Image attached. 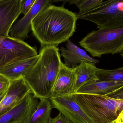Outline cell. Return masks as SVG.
<instances>
[{
	"label": "cell",
	"mask_w": 123,
	"mask_h": 123,
	"mask_svg": "<svg viewBox=\"0 0 123 123\" xmlns=\"http://www.w3.org/2000/svg\"><path fill=\"white\" fill-rule=\"evenodd\" d=\"M77 13L62 6H49L31 21V31L42 47H58L76 31Z\"/></svg>",
	"instance_id": "6da1fadb"
},
{
	"label": "cell",
	"mask_w": 123,
	"mask_h": 123,
	"mask_svg": "<svg viewBox=\"0 0 123 123\" xmlns=\"http://www.w3.org/2000/svg\"><path fill=\"white\" fill-rule=\"evenodd\" d=\"M7 91H6V92H2V93H0V103L2 101L3 98H4L5 95H6Z\"/></svg>",
	"instance_id": "484cf974"
},
{
	"label": "cell",
	"mask_w": 123,
	"mask_h": 123,
	"mask_svg": "<svg viewBox=\"0 0 123 123\" xmlns=\"http://www.w3.org/2000/svg\"><path fill=\"white\" fill-rule=\"evenodd\" d=\"M61 55L64 58V64L72 68H74L83 62L98 63L99 61L90 57L82 49L75 45L69 40H67L66 47L60 49Z\"/></svg>",
	"instance_id": "4fadbf2b"
},
{
	"label": "cell",
	"mask_w": 123,
	"mask_h": 123,
	"mask_svg": "<svg viewBox=\"0 0 123 123\" xmlns=\"http://www.w3.org/2000/svg\"><path fill=\"white\" fill-rule=\"evenodd\" d=\"M32 115V114L30 115L22 123H30V118H31V116Z\"/></svg>",
	"instance_id": "4316f807"
},
{
	"label": "cell",
	"mask_w": 123,
	"mask_h": 123,
	"mask_svg": "<svg viewBox=\"0 0 123 123\" xmlns=\"http://www.w3.org/2000/svg\"><path fill=\"white\" fill-rule=\"evenodd\" d=\"M11 81L0 74V93L5 92L8 90L10 86Z\"/></svg>",
	"instance_id": "44dd1931"
},
{
	"label": "cell",
	"mask_w": 123,
	"mask_h": 123,
	"mask_svg": "<svg viewBox=\"0 0 123 123\" xmlns=\"http://www.w3.org/2000/svg\"><path fill=\"white\" fill-rule=\"evenodd\" d=\"M36 0H19L21 13L24 15L27 13L32 7Z\"/></svg>",
	"instance_id": "ffe728a7"
},
{
	"label": "cell",
	"mask_w": 123,
	"mask_h": 123,
	"mask_svg": "<svg viewBox=\"0 0 123 123\" xmlns=\"http://www.w3.org/2000/svg\"><path fill=\"white\" fill-rule=\"evenodd\" d=\"M52 0L53 3L62 1L64 3L68 2L70 4H74L76 5V4L81 1L83 0Z\"/></svg>",
	"instance_id": "cb8c5ba5"
},
{
	"label": "cell",
	"mask_w": 123,
	"mask_h": 123,
	"mask_svg": "<svg viewBox=\"0 0 123 123\" xmlns=\"http://www.w3.org/2000/svg\"><path fill=\"white\" fill-rule=\"evenodd\" d=\"M104 0H83L76 4L79 9L77 13L82 14L95 8Z\"/></svg>",
	"instance_id": "d6986e66"
},
{
	"label": "cell",
	"mask_w": 123,
	"mask_h": 123,
	"mask_svg": "<svg viewBox=\"0 0 123 123\" xmlns=\"http://www.w3.org/2000/svg\"><path fill=\"white\" fill-rule=\"evenodd\" d=\"M37 55L36 48L23 40L0 36V70L14 62Z\"/></svg>",
	"instance_id": "8992f818"
},
{
	"label": "cell",
	"mask_w": 123,
	"mask_h": 123,
	"mask_svg": "<svg viewBox=\"0 0 123 123\" xmlns=\"http://www.w3.org/2000/svg\"><path fill=\"white\" fill-rule=\"evenodd\" d=\"M76 79L73 69L68 67L61 62L52 91L51 98L73 94Z\"/></svg>",
	"instance_id": "7c38bea8"
},
{
	"label": "cell",
	"mask_w": 123,
	"mask_h": 123,
	"mask_svg": "<svg viewBox=\"0 0 123 123\" xmlns=\"http://www.w3.org/2000/svg\"><path fill=\"white\" fill-rule=\"evenodd\" d=\"M79 43L94 57L121 53L123 51V27L99 28L89 33Z\"/></svg>",
	"instance_id": "277c9868"
},
{
	"label": "cell",
	"mask_w": 123,
	"mask_h": 123,
	"mask_svg": "<svg viewBox=\"0 0 123 123\" xmlns=\"http://www.w3.org/2000/svg\"><path fill=\"white\" fill-rule=\"evenodd\" d=\"M39 55L26 60L14 62L0 70V74L10 81L24 77L35 65L39 59Z\"/></svg>",
	"instance_id": "5bb4252c"
},
{
	"label": "cell",
	"mask_w": 123,
	"mask_h": 123,
	"mask_svg": "<svg viewBox=\"0 0 123 123\" xmlns=\"http://www.w3.org/2000/svg\"><path fill=\"white\" fill-rule=\"evenodd\" d=\"M106 96L117 99L123 100V86Z\"/></svg>",
	"instance_id": "603a6c76"
},
{
	"label": "cell",
	"mask_w": 123,
	"mask_h": 123,
	"mask_svg": "<svg viewBox=\"0 0 123 123\" xmlns=\"http://www.w3.org/2000/svg\"><path fill=\"white\" fill-rule=\"evenodd\" d=\"M97 68L94 63L83 62L73 68L76 79L74 94L86 83L98 80L96 75Z\"/></svg>",
	"instance_id": "2e32d148"
},
{
	"label": "cell",
	"mask_w": 123,
	"mask_h": 123,
	"mask_svg": "<svg viewBox=\"0 0 123 123\" xmlns=\"http://www.w3.org/2000/svg\"><path fill=\"white\" fill-rule=\"evenodd\" d=\"M53 108H56L73 123H92L91 119L72 95L52 98Z\"/></svg>",
	"instance_id": "52a82bcc"
},
{
	"label": "cell",
	"mask_w": 123,
	"mask_h": 123,
	"mask_svg": "<svg viewBox=\"0 0 123 123\" xmlns=\"http://www.w3.org/2000/svg\"><path fill=\"white\" fill-rule=\"evenodd\" d=\"M122 57H123V52H122Z\"/></svg>",
	"instance_id": "83f0119b"
},
{
	"label": "cell",
	"mask_w": 123,
	"mask_h": 123,
	"mask_svg": "<svg viewBox=\"0 0 123 123\" xmlns=\"http://www.w3.org/2000/svg\"><path fill=\"white\" fill-rule=\"evenodd\" d=\"M31 92V89L23 77L11 81L6 94L0 103V115L16 106Z\"/></svg>",
	"instance_id": "30bf717a"
},
{
	"label": "cell",
	"mask_w": 123,
	"mask_h": 123,
	"mask_svg": "<svg viewBox=\"0 0 123 123\" xmlns=\"http://www.w3.org/2000/svg\"><path fill=\"white\" fill-rule=\"evenodd\" d=\"M72 96L92 123H114L123 111V100L89 94Z\"/></svg>",
	"instance_id": "3957f363"
},
{
	"label": "cell",
	"mask_w": 123,
	"mask_h": 123,
	"mask_svg": "<svg viewBox=\"0 0 123 123\" xmlns=\"http://www.w3.org/2000/svg\"><path fill=\"white\" fill-rule=\"evenodd\" d=\"M78 19L89 21L99 28L116 29L123 27V0H107L94 8L82 14Z\"/></svg>",
	"instance_id": "5b68a950"
},
{
	"label": "cell",
	"mask_w": 123,
	"mask_h": 123,
	"mask_svg": "<svg viewBox=\"0 0 123 123\" xmlns=\"http://www.w3.org/2000/svg\"><path fill=\"white\" fill-rule=\"evenodd\" d=\"M39 55L23 78L36 97L50 99L61 65L60 54L58 47L46 46L42 47Z\"/></svg>",
	"instance_id": "7a4b0ae2"
},
{
	"label": "cell",
	"mask_w": 123,
	"mask_h": 123,
	"mask_svg": "<svg viewBox=\"0 0 123 123\" xmlns=\"http://www.w3.org/2000/svg\"><path fill=\"white\" fill-rule=\"evenodd\" d=\"M123 86V82L94 80L81 87L75 93L106 95Z\"/></svg>",
	"instance_id": "9a60e30c"
},
{
	"label": "cell",
	"mask_w": 123,
	"mask_h": 123,
	"mask_svg": "<svg viewBox=\"0 0 123 123\" xmlns=\"http://www.w3.org/2000/svg\"><path fill=\"white\" fill-rule=\"evenodd\" d=\"M48 123H73L68 120L61 113L54 118L50 117Z\"/></svg>",
	"instance_id": "7402d4cb"
},
{
	"label": "cell",
	"mask_w": 123,
	"mask_h": 123,
	"mask_svg": "<svg viewBox=\"0 0 123 123\" xmlns=\"http://www.w3.org/2000/svg\"><path fill=\"white\" fill-rule=\"evenodd\" d=\"M114 123H123V111L121 113Z\"/></svg>",
	"instance_id": "d4e9b609"
},
{
	"label": "cell",
	"mask_w": 123,
	"mask_h": 123,
	"mask_svg": "<svg viewBox=\"0 0 123 123\" xmlns=\"http://www.w3.org/2000/svg\"><path fill=\"white\" fill-rule=\"evenodd\" d=\"M96 75L100 81L123 82V67L110 70L97 68Z\"/></svg>",
	"instance_id": "ac0fdd59"
},
{
	"label": "cell",
	"mask_w": 123,
	"mask_h": 123,
	"mask_svg": "<svg viewBox=\"0 0 123 123\" xmlns=\"http://www.w3.org/2000/svg\"><path fill=\"white\" fill-rule=\"evenodd\" d=\"M3 0H0V1Z\"/></svg>",
	"instance_id": "f1b7e54d"
},
{
	"label": "cell",
	"mask_w": 123,
	"mask_h": 123,
	"mask_svg": "<svg viewBox=\"0 0 123 123\" xmlns=\"http://www.w3.org/2000/svg\"><path fill=\"white\" fill-rule=\"evenodd\" d=\"M38 103L33 92L28 93L16 106L0 115V123H22L33 114Z\"/></svg>",
	"instance_id": "9c48e42d"
},
{
	"label": "cell",
	"mask_w": 123,
	"mask_h": 123,
	"mask_svg": "<svg viewBox=\"0 0 123 123\" xmlns=\"http://www.w3.org/2000/svg\"><path fill=\"white\" fill-rule=\"evenodd\" d=\"M52 0H36L30 10L21 19L14 24L9 32V36L23 40L27 39L31 30V21L42 11L52 4Z\"/></svg>",
	"instance_id": "ba28073f"
},
{
	"label": "cell",
	"mask_w": 123,
	"mask_h": 123,
	"mask_svg": "<svg viewBox=\"0 0 123 123\" xmlns=\"http://www.w3.org/2000/svg\"><path fill=\"white\" fill-rule=\"evenodd\" d=\"M21 13L19 0L0 1V36L10 37V29Z\"/></svg>",
	"instance_id": "8fae6325"
},
{
	"label": "cell",
	"mask_w": 123,
	"mask_h": 123,
	"mask_svg": "<svg viewBox=\"0 0 123 123\" xmlns=\"http://www.w3.org/2000/svg\"><path fill=\"white\" fill-rule=\"evenodd\" d=\"M53 108L50 99H40L37 107L31 116L30 123H48Z\"/></svg>",
	"instance_id": "e0dca14e"
}]
</instances>
